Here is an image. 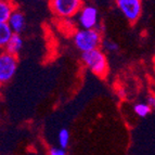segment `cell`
I'll list each match as a JSON object with an SVG mask.
<instances>
[{
  "instance_id": "9a60e30c",
  "label": "cell",
  "mask_w": 155,
  "mask_h": 155,
  "mask_svg": "<svg viewBox=\"0 0 155 155\" xmlns=\"http://www.w3.org/2000/svg\"><path fill=\"white\" fill-rule=\"evenodd\" d=\"M147 103L150 105V107L152 110H155V94H150L147 97Z\"/></svg>"
},
{
  "instance_id": "3957f363",
  "label": "cell",
  "mask_w": 155,
  "mask_h": 155,
  "mask_svg": "<svg viewBox=\"0 0 155 155\" xmlns=\"http://www.w3.org/2000/svg\"><path fill=\"white\" fill-rule=\"evenodd\" d=\"M50 9L55 15L62 18H71L78 14L84 2L80 0H52L49 2Z\"/></svg>"
},
{
  "instance_id": "30bf717a",
  "label": "cell",
  "mask_w": 155,
  "mask_h": 155,
  "mask_svg": "<svg viewBox=\"0 0 155 155\" xmlns=\"http://www.w3.org/2000/svg\"><path fill=\"white\" fill-rule=\"evenodd\" d=\"M12 36L13 31L9 27L8 23H0V48H5Z\"/></svg>"
},
{
  "instance_id": "5b68a950",
  "label": "cell",
  "mask_w": 155,
  "mask_h": 155,
  "mask_svg": "<svg viewBox=\"0 0 155 155\" xmlns=\"http://www.w3.org/2000/svg\"><path fill=\"white\" fill-rule=\"evenodd\" d=\"M116 5L124 18L134 24L142 14V1L140 0H117Z\"/></svg>"
},
{
  "instance_id": "6da1fadb",
  "label": "cell",
  "mask_w": 155,
  "mask_h": 155,
  "mask_svg": "<svg viewBox=\"0 0 155 155\" xmlns=\"http://www.w3.org/2000/svg\"><path fill=\"white\" fill-rule=\"evenodd\" d=\"M74 45L81 53L99 49L102 44V35L99 29H79L73 36Z\"/></svg>"
},
{
  "instance_id": "4fadbf2b",
  "label": "cell",
  "mask_w": 155,
  "mask_h": 155,
  "mask_svg": "<svg viewBox=\"0 0 155 155\" xmlns=\"http://www.w3.org/2000/svg\"><path fill=\"white\" fill-rule=\"evenodd\" d=\"M102 45H103L104 50L111 52V53H116L119 51V46L113 40H103Z\"/></svg>"
},
{
  "instance_id": "5bb4252c",
  "label": "cell",
  "mask_w": 155,
  "mask_h": 155,
  "mask_svg": "<svg viewBox=\"0 0 155 155\" xmlns=\"http://www.w3.org/2000/svg\"><path fill=\"white\" fill-rule=\"evenodd\" d=\"M49 155H66V152L61 147H51L49 150Z\"/></svg>"
},
{
  "instance_id": "7c38bea8",
  "label": "cell",
  "mask_w": 155,
  "mask_h": 155,
  "mask_svg": "<svg viewBox=\"0 0 155 155\" xmlns=\"http://www.w3.org/2000/svg\"><path fill=\"white\" fill-rule=\"evenodd\" d=\"M134 112L136 115H138L139 117H145L152 112V109L150 107V105L147 103H137L134 105Z\"/></svg>"
},
{
  "instance_id": "8fae6325",
  "label": "cell",
  "mask_w": 155,
  "mask_h": 155,
  "mask_svg": "<svg viewBox=\"0 0 155 155\" xmlns=\"http://www.w3.org/2000/svg\"><path fill=\"white\" fill-rule=\"evenodd\" d=\"M70 140H71L70 131L66 128H62L59 131V134H58V142L60 144V147L65 150L68 147V144H70Z\"/></svg>"
},
{
  "instance_id": "8992f818",
  "label": "cell",
  "mask_w": 155,
  "mask_h": 155,
  "mask_svg": "<svg viewBox=\"0 0 155 155\" xmlns=\"http://www.w3.org/2000/svg\"><path fill=\"white\" fill-rule=\"evenodd\" d=\"M81 29H97L99 26V12L94 5H84L77 14Z\"/></svg>"
},
{
  "instance_id": "52a82bcc",
  "label": "cell",
  "mask_w": 155,
  "mask_h": 155,
  "mask_svg": "<svg viewBox=\"0 0 155 155\" xmlns=\"http://www.w3.org/2000/svg\"><path fill=\"white\" fill-rule=\"evenodd\" d=\"M8 25L11 28V31H13V34L20 35L25 29V26H26L25 14L23 12H21L20 10H18V9H15L14 12L11 14L10 18H9Z\"/></svg>"
},
{
  "instance_id": "ba28073f",
  "label": "cell",
  "mask_w": 155,
  "mask_h": 155,
  "mask_svg": "<svg viewBox=\"0 0 155 155\" xmlns=\"http://www.w3.org/2000/svg\"><path fill=\"white\" fill-rule=\"evenodd\" d=\"M15 9V5L11 1L0 0V23H8L11 14Z\"/></svg>"
},
{
  "instance_id": "7a4b0ae2",
  "label": "cell",
  "mask_w": 155,
  "mask_h": 155,
  "mask_svg": "<svg viewBox=\"0 0 155 155\" xmlns=\"http://www.w3.org/2000/svg\"><path fill=\"white\" fill-rule=\"evenodd\" d=\"M81 61L85 66L99 77H105L109 72V62L105 53L100 48L92 51L81 53Z\"/></svg>"
},
{
  "instance_id": "9c48e42d",
  "label": "cell",
  "mask_w": 155,
  "mask_h": 155,
  "mask_svg": "<svg viewBox=\"0 0 155 155\" xmlns=\"http://www.w3.org/2000/svg\"><path fill=\"white\" fill-rule=\"evenodd\" d=\"M23 48V39H22L21 35H18V34H13V36L11 37L10 41L8 42L5 49L7 52L10 53L12 55H18L20 53V51Z\"/></svg>"
},
{
  "instance_id": "277c9868",
  "label": "cell",
  "mask_w": 155,
  "mask_h": 155,
  "mask_svg": "<svg viewBox=\"0 0 155 155\" xmlns=\"http://www.w3.org/2000/svg\"><path fill=\"white\" fill-rule=\"evenodd\" d=\"M18 61L15 55L8 52L0 53V85L9 83L18 71Z\"/></svg>"
}]
</instances>
